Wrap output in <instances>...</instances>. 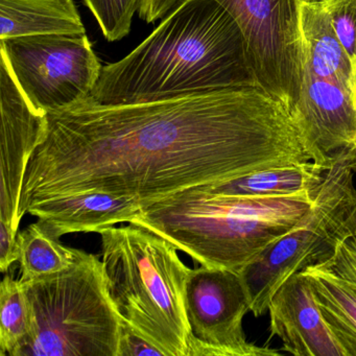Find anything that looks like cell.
I'll return each mask as SVG.
<instances>
[{
    "label": "cell",
    "mask_w": 356,
    "mask_h": 356,
    "mask_svg": "<svg viewBox=\"0 0 356 356\" xmlns=\"http://www.w3.org/2000/svg\"><path fill=\"white\" fill-rule=\"evenodd\" d=\"M312 162L287 108L260 87L47 113L26 168L19 216L55 197L104 193L141 208L255 170Z\"/></svg>",
    "instance_id": "6da1fadb"
},
{
    "label": "cell",
    "mask_w": 356,
    "mask_h": 356,
    "mask_svg": "<svg viewBox=\"0 0 356 356\" xmlns=\"http://www.w3.org/2000/svg\"><path fill=\"white\" fill-rule=\"evenodd\" d=\"M259 87L243 34L216 0H185L132 53L102 68L92 97L133 105Z\"/></svg>",
    "instance_id": "7a4b0ae2"
},
{
    "label": "cell",
    "mask_w": 356,
    "mask_h": 356,
    "mask_svg": "<svg viewBox=\"0 0 356 356\" xmlns=\"http://www.w3.org/2000/svg\"><path fill=\"white\" fill-rule=\"evenodd\" d=\"M316 191L253 197L195 187L141 208L132 222L168 239L201 266L239 274L303 220Z\"/></svg>",
    "instance_id": "3957f363"
},
{
    "label": "cell",
    "mask_w": 356,
    "mask_h": 356,
    "mask_svg": "<svg viewBox=\"0 0 356 356\" xmlns=\"http://www.w3.org/2000/svg\"><path fill=\"white\" fill-rule=\"evenodd\" d=\"M108 293L122 318L163 352L191 356L185 293L191 268L170 241L129 222L99 231Z\"/></svg>",
    "instance_id": "277c9868"
},
{
    "label": "cell",
    "mask_w": 356,
    "mask_h": 356,
    "mask_svg": "<svg viewBox=\"0 0 356 356\" xmlns=\"http://www.w3.org/2000/svg\"><path fill=\"white\" fill-rule=\"evenodd\" d=\"M22 285L31 326L13 356L118 355L122 318L97 255L80 250L70 268Z\"/></svg>",
    "instance_id": "5b68a950"
},
{
    "label": "cell",
    "mask_w": 356,
    "mask_h": 356,
    "mask_svg": "<svg viewBox=\"0 0 356 356\" xmlns=\"http://www.w3.org/2000/svg\"><path fill=\"white\" fill-rule=\"evenodd\" d=\"M355 168L356 149L335 160L307 216L239 273L254 316L268 312L273 296L289 277L326 258L343 238L356 209Z\"/></svg>",
    "instance_id": "8992f818"
},
{
    "label": "cell",
    "mask_w": 356,
    "mask_h": 356,
    "mask_svg": "<svg viewBox=\"0 0 356 356\" xmlns=\"http://www.w3.org/2000/svg\"><path fill=\"white\" fill-rule=\"evenodd\" d=\"M0 56L33 106L47 113L89 99L103 68L87 35L5 39Z\"/></svg>",
    "instance_id": "52a82bcc"
},
{
    "label": "cell",
    "mask_w": 356,
    "mask_h": 356,
    "mask_svg": "<svg viewBox=\"0 0 356 356\" xmlns=\"http://www.w3.org/2000/svg\"><path fill=\"white\" fill-rule=\"evenodd\" d=\"M243 34L258 86L293 112L304 74V0H216Z\"/></svg>",
    "instance_id": "ba28073f"
},
{
    "label": "cell",
    "mask_w": 356,
    "mask_h": 356,
    "mask_svg": "<svg viewBox=\"0 0 356 356\" xmlns=\"http://www.w3.org/2000/svg\"><path fill=\"white\" fill-rule=\"evenodd\" d=\"M191 356H275L281 352L248 341L243 322L250 300L238 273L201 266L191 270L185 293Z\"/></svg>",
    "instance_id": "9c48e42d"
},
{
    "label": "cell",
    "mask_w": 356,
    "mask_h": 356,
    "mask_svg": "<svg viewBox=\"0 0 356 356\" xmlns=\"http://www.w3.org/2000/svg\"><path fill=\"white\" fill-rule=\"evenodd\" d=\"M0 220L19 232L24 177L33 154L47 133V113L33 106L3 56H0Z\"/></svg>",
    "instance_id": "30bf717a"
},
{
    "label": "cell",
    "mask_w": 356,
    "mask_h": 356,
    "mask_svg": "<svg viewBox=\"0 0 356 356\" xmlns=\"http://www.w3.org/2000/svg\"><path fill=\"white\" fill-rule=\"evenodd\" d=\"M291 116L316 165L329 170L341 155L355 151L356 99L337 83L304 70Z\"/></svg>",
    "instance_id": "8fae6325"
},
{
    "label": "cell",
    "mask_w": 356,
    "mask_h": 356,
    "mask_svg": "<svg viewBox=\"0 0 356 356\" xmlns=\"http://www.w3.org/2000/svg\"><path fill=\"white\" fill-rule=\"evenodd\" d=\"M272 337L295 356H347L327 325L309 281L301 272L289 277L268 307Z\"/></svg>",
    "instance_id": "7c38bea8"
},
{
    "label": "cell",
    "mask_w": 356,
    "mask_h": 356,
    "mask_svg": "<svg viewBox=\"0 0 356 356\" xmlns=\"http://www.w3.org/2000/svg\"><path fill=\"white\" fill-rule=\"evenodd\" d=\"M141 206L131 197L86 193L55 197L29 207L45 231L55 238L70 233H99L122 222H132Z\"/></svg>",
    "instance_id": "4fadbf2b"
},
{
    "label": "cell",
    "mask_w": 356,
    "mask_h": 356,
    "mask_svg": "<svg viewBox=\"0 0 356 356\" xmlns=\"http://www.w3.org/2000/svg\"><path fill=\"white\" fill-rule=\"evenodd\" d=\"M304 70L316 78L337 83L356 99L353 68L339 42L323 3L301 5Z\"/></svg>",
    "instance_id": "5bb4252c"
},
{
    "label": "cell",
    "mask_w": 356,
    "mask_h": 356,
    "mask_svg": "<svg viewBox=\"0 0 356 356\" xmlns=\"http://www.w3.org/2000/svg\"><path fill=\"white\" fill-rule=\"evenodd\" d=\"M86 35L74 0H0V40Z\"/></svg>",
    "instance_id": "9a60e30c"
},
{
    "label": "cell",
    "mask_w": 356,
    "mask_h": 356,
    "mask_svg": "<svg viewBox=\"0 0 356 356\" xmlns=\"http://www.w3.org/2000/svg\"><path fill=\"white\" fill-rule=\"evenodd\" d=\"M316 304L346 355L356 356V279L341 276L323 262L301 270Z\"/></svg>",
    "instance_id": "2e32d148"
},
{
    "label": "cell",
    "mask_w": 356,
    "mask_h": 356,
    "mask_svg": "<svg viewBox=\"0 0 356 356\" xmlns=\"http://www.w3.org/2000/svg\"><path fill=\"white\" fill-rule=\"evenodd\" d=\"M326 168L314 162L255 170L245 176L202 186L213 195L235 197H289L314 193Z\"/></svg>",
    "instance_id": "e0dca14e"
},
{
    "label": "cell",
    "mask_w": 356,
    "mask_h": 356,
    "mask_svg": "<svg viewBox=\"0 0 356 356\" xmlns=\"http://www.w3.org/2000/svg\"><path fill=\"white\" fill-rule=\"evenodd\" d=\"M22 283L57 274L70 268L78 257L79 249L65 247L47 232L38 222L18 232Z\"/></svg>",
    "instance_id": "ac0fdd59"
},
{
    "label": "cell",
    "mask_w": 356,
    "mask_h": 356,
    "mask_svg": "<svg viewBox=\"0 0 356 356\" xmlns=\"http://www.w3.org/2000/svg\"><path fill=\"white\" fill-rule=\"evenodd\" d=\"M28 300L19 279L6 273L0 286V355L13 356L30 331Z\"/></svg>",
    "instance_id": "d6986e66"
},
{
    "label": "cell",
    "mask_w": 356,
    "mask_h": 356,
    "mask_svg": "<svg viewBox=\"0 0 356 356\" xmlns=\"http://www.w3.org/2000/svg\"><path fill=\"white\" fill-rule=\"evenodd\" d=\"M109 42L122 40L131 32L141 0H82Z\"/></svg>",
    "instance_id": "ffe728a7"
},
{
    "label": "cell",
    "mask_w": 356,
    "mask_h": 356,
    "mask_svg": "<svg viewBox=\"0 0 356 356\" xmlns=\"http://www.w3.org/2000/svg\"><path fill=\"white\" fill-rule=\"evenodd\" d=\"M323 3L333 30L351 62L356 82V0H327Z\"/></svg>",
    "instance_id": "44dd1931"
},
{
    "label": "cell",
    "mask_w": 356,
    "mask_h": 356,
    "mask_svg": "<svg viewBox=\"0 0 356 356\" xmlns=\"http://www.w3.org/2000/svg\"><path fill=\"white\" fill-rule=\"evenodd\" d=\"M341 276L356 279V209L348 222L347 231L333 251L320 260Z\"/></svg>",
    "instance_id": "7402d4cb"
},
{
    "label": "cell",
    "mask_w": 356,
    "mask_h": 356,
    "mask_svg": "<svg viewBox=\"0 0 356 356\" xmlns=\"http://www.w3.org/2000/svg\"><path fill=\"white\" fill-rule=\"evenodd\" d=\"M164 356L163 352L151 341L122 325L118 356Z\"/></svg>",
    "instance_id": "603a6c76"
},
{
    "label": "cell",
    "mask_w": 356,
    "mask_h": 356,
    "mask_svg": "<svg viewBox=\"0 0 356 356\" xmlns=\"http://www.w3.org/2000/svg\"><path fill=\"white\" fill-rule=\"evenodd\" d=\"M19 259L18 232L8 222L0 220V270L3 274L9 272L14 262Z\"/></svg>",
    "instance_id": "cb8c5ba5"
},
{
    "label": "cell",
    "mask_w": 356,
    "mask_h": 356,
    "mask_svg": "<svg viewBox=\"0 0 356 356\" xmlns=\"http://www.w3.org/2000/svg\"><path fill=\"white\" fill-rule=\"evenodd\" d=\"M185 0H141L139 17L147 24L157 22L174 12Z\"/></svg>",
    "instance_id": "d4e9b609"
},
{
    "label": "cell",
    "mask_w": 356,
    "mask_h": 356,
    "mask_svg": "<svg viewBox=\"0 0 356 356\" xmlns=\"http://www.w3.org/2000/svg\"><path fill=\"white\" fill-rule=\"evenodd\" d=\"M305 1H309V3H325L327 0H305Z\"/></svg>",
    "instance_id": "484cf974"
},
{
    "label": "cell",
    "mask_w": 356,
    "mask_h": 356,
    "mask_svg": "<svg viewBox=\"0 0 356 356\" xmlns=\"http://www.w3.org/2000/svg\"><path fill=\"white\" fill-rule=\"evenodd\" d=\"M355 170H356V168H355Z\"/></svg>",
    "instance_id": "4316f807"
}]
</instances>
